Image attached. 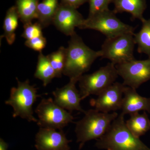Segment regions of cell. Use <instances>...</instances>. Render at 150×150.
<instances>
[{
	"label": "cell",
	"mask_w": 150,
	"mask_h": 150,
	"mask_svg": "<svg viewBox=\"0 0 150 150\" xmlns=\"http://www.w3.org/2000/svg\"><path fill=\"white\" fill-rule=\"evenodd\" d=\"M115 14L127 12L131 14L133 20L138 19L142 22L145 18L143 14L147 8L146 0H114Z\"/></svg>",
	"instance_id": "cell-15"
},
{
	"label": "cell",
	"mask_w": 150,
	"mask_h": 150,
	"mask_svg": "<svg viewBox=\"0 0 150 150\" xmlns=\"http://www.w3.org/2000/svg\"><path fill=\"white\" fill-rule=\"evenodd\" d=\"M114 0H89V9L88 17H91L108 10L109 5L113 3Z\"/></svg>",
	"instance_id": "cell-24"
},
{
	"label": "cell",
	"mask_w": 150,
	"mask_h": 150,
	"mask_svg": "<svg viewBox=\"0 0 150 150\" xmlns=\"http://www.w3.org/2000/svg\"><path fill=\"white\" fill-rule=\"evenodd\" d=\"M84 113L83 118L76 123L75 130L80 149L86 142L103 136L118 115L116 112H103L95 109H89Z\"/></svg>",
	"instance_id": "cell-3"
},
{
	"label": "cell",
	"mask_w": 150,
	"mask_h": 150,
	"mask_svg": "<svg viewBox=\"0 0 150 150\" xmlns=\"http://www.w3.org/2000/svg\"><path fill=\"white\" fill-rule=\"evenodd\" d=\"M100 51L91 49L84 43L76 32L71 36L69 46L66 48V59L63 74L70 79H78L90 69L98 57Z\"/></svg>",
	"instance_id": "cell-1"
},
{
	"label": "cell",
	"mask_w": 150,
	"mask_h": 150,
	"mask_svg": "<svg viewBox=\"0 0 150 150\" xmlns=\"http://www.w3.org/2000/svg\"><path fill=\"white\" fill-rule=\"evenodd\" d=\"M46 39L43 36L26 40L25 43V46L35 51L42 52V50L46 47Z\"/></svg>",
	"instance_id": "cell-25"
},
{
	"label": "cell",
	"mask_w": 150,
	"mask_h": 150,
	"mask_svg": "<svg viewBox=\"0 0 150 150\" xmlns=\"http://www.w3.org/2000/svg\"><path fill=\"white\" fill-rule=\"evenodd\" d=\"M89 0H61V4L77 9L85 3L88 2Z\"/></svg>",
	"instance_id": "cell-26"
},
{
	"label": "cell",
	"mask_w": 150,
	"mask_h": 150,
	"mask_svg": "<svg viewBox=\"0 0 150 150\" xmlns=\"http://www.w3.org/2000/svg\"><path fill=\"white\" fill-rule=\"evenodd\" d=\"M96 146L106 150H150L139 138L132 134L121 113L112 121L105 134L97 140Z\"/></svg>",
	"instance_id": "cell-2"
},
{
	"label": "cell",
	"mask_w": 150,
	"mask_h": 150,
	"mask_svg": "<svg viewBox=\"0 0 150 150\" xmlns=\"http://www.w3.org/2000/svg\"><path fill=\"white\" fill-rule=\"evenodd\" d=\"M79 80L78 79H70L67 85L56 88L53 94L54 101L60 107L71 112L77 110L84 113L86 110L82 108L80 104L83 99L76 85Z\"/></svg>",
	"instance_id": "cell-12"
},
{
	"label": "cell",
	"mask_w": 150,
	"mask_h": 150,
	"mask_svg": "<svg viewBox=\"0 0 150 150\" xmlns=\"http://www.w3.org/2000/svg\"><path fill=\"white\" fill-rule=\"evenodd\" d=\"M24 30L22 36L26 39L30 40L40 36H43L42 27L39 23H33L32 22L24 24Z\"/></svg>",
	"instance_id": "cell-23"
},
{
	"label": "cell",
	"mask_w": 150,
	"mask_h": 150,
	"mask_svg": "<svg viewBox=\"0 0 150 150\" xmlns=\"http://www.w3.org/2000/svg\"><path fill=\"white\" fill-rule=\"evenodd\" d=\"M66 48L60 47L57 51L48 55L51 64L56 74V77L61 78L63 74L66 59Z\"/></svg>",
	"instance_id": "cell-22"
},
{
	"label": "cell",
	"mask_w": 150,
	"mask_h": 150,
	"mask_svg": "<svg viewBox=\"0 0 150 150\" xmlns=\"http://www.w3.org/2000/svg\"><path fill=\"white\" fill-rule=\"evenodd\" d=\"M134 34L126 33L106 38L101 46V59H109L115 65L135 59Z\"/></svg>",
	"instance_id": "cell-8"
},
{
	"label": "cell",
	"mask_w": 150,
	"mask_h": 150,
	"mask_svg": "<svg viewBox=\"0 0 150 150\" xmlns=\"http://www.w3.org/2000/svg\"><path fill=\"white\" fill-rule=\"evenodd\" d=\"M115 67L126 86L137 90L150 79V57L144 60L134 59L116 65Z\"/></svg>",
	"instance_id": "cell-9"
},
{
	"label": "cell",
	"mask_w": 150,
	"mask_h": 150,
	"mask_svg": "<svg viewBox=\"0 0 150 150\" xmlns=\"http://www.w3.org/2000/svg\"><path fill=\"white\" fill-rule=\"evenodd\" d=\"M16 87L11 89L9 98L5 102L13 108V117H20L29 122H37L33 116V106L38 97L37 89L30 85L29 81L21 82L16 78Z\"/></svg>",
	"instance_id": "cell-4"
},
{
	"label": "cell",
	"mask_w": 150,
	"mask_h": 150,
	"mask_svg": "<svg viewBox=\"0 0 150 150\" xmlns=\"http://www.w3.org/2000/svg\"><path fill=\"white\" fill-rule=\"evenodd\" d=\"M126 121L127 127L132 134L137 138L144 135L150 129V120L144 111L143 113L136 112L130 115Z\"/></svg>",
	"instance_id": "cell-16"
},
{
	"label": "cell",
	"mask_w": 150,
	"mask_h": 150,
	"mask_svg": "<svg viewBox=\"0 0 150 150\" xmlns=\"http://www.w3.org/2000/svg\"><path fill=\"white\" fill-rule=\"evenodd\" d=\"M18 13L16 6H13L7 12L4 22L3 37L5 38L9 45L13 44L16 40V31L18 27Z\"/></svg>",
	"instance_id": "cell-19"
},
{
	"label": "cell",
	"mask_w": 150,
	"mask_h": 150,
	"mask_svg": "<svg viewBox=\"0 0 150 150\" xmlns=\"http://www.w3.org/2000/svg\"><path fill=\"white\" fill-rule=\"evenodd\" d=\"M84 20L83 16L77 9L61 3L52 23L58 30L67 36H71L76 32L75 28H79Z\"/></svg>",
	"instance_id": "cell-11"
},
{
	"label": "cell",
	"mask_w": 150,
	"mask_h": 150,
	"mask_svg": "<svg viewBox=\"0 0 150 150\" xmlns=\"http://www.w3.org/2000/svg\"><path fill=\"white\" fill-rule=\"evenodd\" d=\"M70 142L62 130L40 128L35 135V146L38 150H71Z\"/></svg>",
	"instance_id": "cell-13"
},
{
	"label": "cell",
	"mask_w": 150,
	"mask_h": 150,
	"mask_svg": "<svg viewBox=\"0 0 150 150\" xmlns=\"http://www.w3.org/2000/svg\"><path fill=\"white\" fill-rule=\"evenodd\" d=\"M40 128L62 130L74 120L70 112L56 104L52 98H43L35 110Z\"/></svg>",
	"instance_id": "cell-7"
},
{
	"label": "cell",
	"mask_w": 150,
	"mask_h": 150,
	"mask_svg": "<svg viewBox=\"0 0 150 150\" xmlns=\"http://www.w3.org/2000/svg\"><path fill=\"white\" fill-rule=\"evenodd\" d=\"M38 0H17L16 7L19 17L23 24L38 18Z\"/></svg>",
	"instance_id": "cell-20"
},
{
	"label": "cell",
	"mask_w": 150,
	"mask_h": 150,
	"mask_svg": "<svg viewBox=\"0 0 150 150\" xmlns=\"http://www.w3.org/2000/svg\"><path fill=\"white\" fill-rule=\"evenodd\" d=\"M58 0H43L38 6V19L43 28L52 23L59 6Z\"/></svg>",
	"instance_id": "cell-18"
},
{
	"label": "cell",
	"mask_w": 150,
	"mask_h": 150,
	"mask_svg": "<svg viewBox=\"0 0 150 150\" xmlns=\"http://www.w3.org/2000/svg\"><path fill=\"white\" fill-rule=\"evenodd\" d=\"M118 76L115 65L111 62L92 74L83 75L78 81L82 98L98 95L115 83Z\"/></svg>",
	"instance_id": "cell-6"
},
{
	"label": "cell",
	"mask_w": 150,
	"mask_h": 150,
	"mask_svg": "<svg viewBox=\"0 0 150 150\" xmlns=\"http://www.w3.org/2000/svg\"><path fill=\"white\" fill-rule=\"evenodd\" d=\"M35 78L43 82L46 87L54 78L56 77L55 70L51 64L48 56H45L42 52L39 53L36 71L34 74Z\"/></svg>",
	"instance_id": "cell-17"
},
{
	"label": "cell",
	"mask_w": 150,
	"mask_h": 150,
	"mask_svg": "<svg viewBox=\"0 0 150 150\" xmlns=\"http://www.w3.org/2000/svg\"><path fill=\"white\" fill-rule=\"evenodd\" d=\"M121 110V113L124 115L142 110L150 112V98L141 96L137 90L126 86Z\"/></svg>",
	"instance_id": "cell-14"
},
{
	"label": "cell",
	"mask_w": 150,
	"mask_h": 150,
	"mask_svg": "<svg viewBox=\"0 0 150 150\" xmlns=\"http://www.w3.org/2000/svg\"><path fill=\"white\" fill-rule=\"evenodd\" d=\"M79 28L97 30L105 35L106 38L126 33L134 34L135 29V28L121 21L113 11L109 9L88 17Z\"/></svg>",
	"instance_id": "cell-5"
},
{
	"label": "cell",
	"mask_w": 150,
	"mask_h": 150,
	"mask_svg": "<svg viewBox=\"0 0 150 150\" xmlns=\"http://www.w3.org/2000/svg\"><path fill=\"white\" fill-rule=\"evenodd\" d=\"M126 86L123 83L115 82L98 95L97 98L91 100V105L94 109L103 112L121 110Z\"/></svg>",
	"instance_id": "cell-10"
},
{
	"label": "cell",
	"mask_w": 150,
	"mask_h": 150,
	"mask_svg": "<svg viewBox=\"0 0 150 150\" xmlns=\"http://www.w3.org/2000/svg\"><path fill=\"white\" fill-rule=\"evenodd\" d=\"M142 22V28L139 32L134 33V42L138 46V53L146 54L150 57V19H145Z\"/></svg>",
	"instance_id": "cell-21"
},
{
	"label": "cell",
	"mask_w": 150,
	"mask_h": 150,
	"mask_svg": "<svg viewBox=\"0 0 150 150\" xmlns=\"http://www.w3.org/2000/svg\"><path fill=\"white\" fill-rule=\"evenodd\" d=\"M8 145L2 139H0V150H7Z\"/></svg>",
	"instance_id": "cell-27"
}]
</instances>
